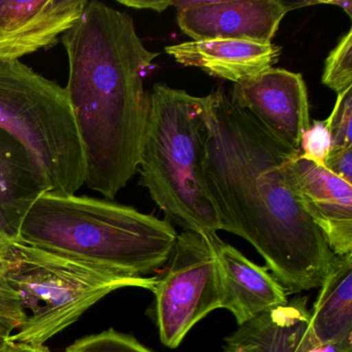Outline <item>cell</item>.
Listing matches in <instances>:
<instances>
[{"label":"cell","instance_id":"cell-25","mask_svg":"<svg viewBox=\"0 0 352 352\" xmlns=\"http://www.w3.org/2000/svg\"><path fill=\"white\" fill-rule=\"evenodd\" d=\"M15 242H18V234L12 230L5 216L0 212V247Z\"/></svg>","mask_w":352,"mask_h":352},{"label":"cell","instance_id":"cell-23","mask_svg":"<svg viewBox=\"0 0 352 352\" xmlns=\"http://www.w3.org/2000/svg\"><path fill=\"white\" fill-rule=\"evenodd\" d=\"M120 5L135 10H150L162 13L170 7H174L173 0H118Z\"/></svg>","mask_w":352,"mask_h":352},{"label":"cell","instance_id":"cell-4","mask_svg":"<svg viewBox=\"0 0 352 352\" xmlns=\"http://www.w3.org/2000/svg\"><path fill=\"white\" fill-rule=\"evenodd\" d=\"M206 96L166 84L149 92L140 184L168 219L201 234L222 230L205 180Z\"/></svg>","mask_w":352,"mask_h":352},{"label":"cell","instance_id":"cell-11","mask_svg":"<svg viewBox=\"0 0 352 352\" xmlns=\"http://www.w3.org/2000/svg\"><path fill=\"white\" fill-rule=\"evenodd\" d=\"M298 155L290 164L289 179L305 211L333 254L352 253L351 184Z\"/></svg>","mask_w":352,"mask_h":352},{"label":"cell","instance_id":"cell-27","mask_svg":"<svg viewBox=\"0 0 352 352\" xmlns=\"http://www.w3.org/2000/svg\"><path fill=\"white\" fill-rule=\"evenodd\" d=\"M9 352H51L46 346H32L25 344H15Z\"/></svg>","mask_w":352,"mask_h":352},{"label":"cell","instance_id":"cell-16","mask_svg":"<svg viewBox=\"0 0 352 352\" xmlns=\"http://www.w3.org/2000/svg\"><path fill=\"white\" fill-rule=\"evenodd\" d=\"M317 343H352V253L335 255L310 312Z\"/></svg>","mask_w":352,"mask_h":352},{"label":"cell","instance_id":"cell-2","mask_svg":"<svg viewBox=\"0 0 352 352\" xmlns=\"http://www.w3.org/2000/svg\"><path fill=\"white\" fill-rule=\"evenodd\" d=\"M69 58L67 90L90 189L113 199L138 168L149 113L146 71L158 52L144 45L129 14L88 1L61 36Z\"/></svg>","mask_w":352,"mask_h":352},{"label":"cell","instance_id":"cell-15","mask_svg":"<svg viewBox=\"0 0 352 352\" xmlns=\"http://www.w3.org/2000/svg\"><path fill=\"white\" fill-rule=\"evenodd\" d=\"M49 187L21 143L0 129V212L19 239L26 214Z\"/></svg>","mask_w":352,"mask_h":352},{"label":"cell","instance_id":"cell-19","mask_svg":"<svg viewBox=\"0 0 352 352\" xmlns=\"http://www.w3.org/2000/svg\"><path fill=\"white\" fill-rule=\"evenodd\" d=\"M331 133V149L352 146V87L338 94L333 112L325 120Z\"/></svg>","mask_w":352,"mask_h":352},{"label":"cell","instance_id":"cell-13","mask_svg":"<svg viewBox=\"0 0 352 352\" xmlns=\"http://www.w3.org/2000/svg\"><path fill=\"white\" fill-rule=\"evenodd\" d=\"M166 52L180 65L236 84L272 69L281 48L273 43L218 38L173 45Z\"/></svg>","mask_w":352,"mask_h":352},{"label":"cell","instance_id":"cell-9","mask_svg":"<svg viewBox=\"0 0 352 352\" xmlns=\"http://www.w3.org/2000/svg\"><path fill=\"white\" fill-rule=\"evenodd\" d=\"M234 106L300 149L302 135L310 127L308 92L300 74L272 69L239 82L230 96Z\"/></svg>","mask_w":352,"mask_h":352},{"label":"cell","instance_id":"cell-12","mask_svg":"<svg viewBox=\"0 0 352 352\" xmlns=\"http://www.w3.org/2000/svg\"><path fill=\"white\" fill-rule=\"evenodd\" d=\"M221 309L230 311L238 325L287 304V292L265 267L249 261L238 249L216 242Z\"/></svg>","mask_w":352,"mask_h":352},{"label":"cell","instance_id":"cell-7","mask_svg":"<svg viewBox=\"0 0 352 352\" xmlns=\"http://www.w3.org/2000/svg\"><path fill=\"white\" fill-rule=\"evenodd\" d=\"M217 234L184 230L154 286L160 341L177 348L201 319L221 308Z\"/></svg>","mask_w":352,"mask_h":352},{"label":"cell","instance_id":"cell-17","mask_svg":"<svg viewBox=\"0 0 352 352\" xmlns=\"http://www.w3.org/2000/svg\"><path fill=\"white\" fill-rule=\"evenodd\" d=\"M322 83L338 94L352 87V30H348L327 56Z\"/></svg>","mask_w":352,"mask_h":352},{"label":"cell","instance_id":"cell-3","mask_svg":"<svg viewBox=\"0 0 352 352\" xmlns=\"http://www.w3.org/2000/svg\"><path fill=\"white\" fill-rule=\"evenodd\" d=\"M168 220L87 195H42L18 242L94 267L145 276L164 265L176 242Z\"/></svg>","mask_w":352,"mask_h":352},{"label":"cell","instance_id":"cell-24","mask_svg":"<svg viewBox=\"0 0 352 352\" xmlns=\"http://www.w3.org/2000/svg\"><path fill=\"white\" fill-rule=\"evenodd\" d=\"M352 343H317L307 352H351Z\"/></svg>","mask_w":352,"mask_h":352},{"label":"cell","instance_id":"cell-10","mask_svg":"<svg viewBox=\"0 0 352 352\" xmlns=\"http://www.w3.org/2000/svg\"><path fill=\"white\" fill-rule=\"evenodd\" d=\"M88 0H0V63L53 46L80 19Z\"/></svg>","mask_w":352,"mask_h":352},{"label":"cell","instance_id":"cell-5","mask_svg":"<svg viewBox=\"0 0 352 352\" xmlns=\"http://www.w3.org/2000/svg\"><path fill=\"white\" fill-rule=\"evenodd\" d=\"M10 261L7 278L21 300L24 321L16 344L42 346L73 324L90 307L121 288L153 292L157 277L94 267L23 243L0 247Z\"/></svg>","mask_w":352,"mask_h":352},{"label":"cell","instance_id":"cell-1","mask_svg":"<svg viewBox=\"0 0 352 352\" xmlns=\"http://www.w3.org/2000/svg\"><path fill=\"white\" fill-rule=\"evenodd\" d=\"M205 180L222 230L250 243L286 292L320 287L335 254L289 179L300 154L223 87L206 96Z\"/></svg>","mask_w":352,"mask_h":352},{"label":"cell","instance_id":"cell-26","mask_svg":"<svg viewBox=\"0 0 352 352\" xmlns=\"http://www.w3.org/2000/svg\"><path fill=\"white\" fill-rule=\"evenodd\" d=\"M12 333L0 329V352H9L15 346Z\"/></svg>","mask_w":352,"mask_h":352},{"label":"cell","instance_id":"cell-28","mask_svg":"<svg viewBox=\"0 0 352 352\" xmlns=\"http://www.w3.org/2000/svg\"><path fill=\"white\" fill-rule=\"evenodd\" d=\"M317 3H323V5L338 6L343 9L347 13L349 18H352V1L350 0H336V1H317Z\"/></svg>","mask_w":352,"mask_h":352},{"label":"cell","instance_id":"cell-21","mask_svg":"<svg viewBox=\"0 0 352 352\" xmlns=\"http://www.w3.org/2000/svg\"><path fill=\"white\" fill-rule=\"evenodd\" d=\"M21 300L7 278L0 272V329L14 335L24 321Z\"/></svg>","mask_w":352,"mask_h":352},{"label":"cell","instance_id":"cell-8","mask_svg":"<svg viewBox=\"0 0 352 352\" xmlns=\"http://www.w3.org/2000/svg\"><path fill=\"white\" fill-rule=\"evenodd\" d=\"M174 7L179 28L193 41L259 43H272L290 10L280 0H177Z\"/></svg>","mask_w":352,"mask_h":352},{"label":"cell","instance_id":"cell-14","mask_svg":"<svg viewBox=\"0 0 352 352\" xmlns=\"http://www.w3.org/2000/svg\"><path fill=\"white\" fill-rule=\"evenodd\" d=\"M306 296H296L239 325L226 339L223 352H307L317 344Z\"/></svg>","mask_w":352,"mask_h":352},{"label":"cell","instance_id":"cell-20","mask_svg":"<svg viewBox=\"0 0 352 352\" xmlns=\"http://www.w3.org/2000/svg\"><path fill=\"white\" fill-rule=\"evenodd\" d=\"M331 147V133L325 120H314L302 135L300 157L317 166H324Z\"/></svg>","mask_w":352,"mask_h":352},{"label":"cell","instance_id":"cell-6","mask_svg":"<svg viewBox=\"0 0 352 352\" xmlns=\"http://www.w3.org/2000/svg\"><path fill=\"white\" fill-rule=\"evenodd\" d=\"M0 129L23 145L50 195H76L85 185V153L65 87L21 61L0 63Z\"/></svg>","mask_w":352,"mask_h":352},{"label":"cell","instance_id":"cell-18","mask_svg":"<svg viewBox=\"0 0 352 352\" xmlns=\"http://www.w3.org/2000/svg\"><path fill=\"white\" fill-rule=\"evenodd\" d=\"M65 352H153L135 338L115 329L102 331L77 340Z\"/></svg>","mask_w":352,"mask_h":352},{"label":"cell","instance_id":"cell-22","mask_svg":"<svg viewBox=\"0 0 352 352\" xmlns=\"http://www.w3.org/2000/svg\"><path fill=\"white\" fill-rule=\"evenodd\" d=\"M324 166L331 174L343 179L346 182L352 183V146L329 150L324 162Z\"/></svg>","mask_w":352,"mask_h":352}]
</instances>
